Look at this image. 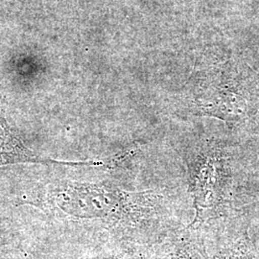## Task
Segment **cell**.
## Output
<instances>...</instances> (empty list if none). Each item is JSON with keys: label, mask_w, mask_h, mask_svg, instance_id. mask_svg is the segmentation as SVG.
<instances>
[{"label": "cell", "mask_w": 259, "mask_h": 259, "mask_svg": "<svg viewBox=\"0 0 259 259\" xmlns=\"http://www.w3.org/2000/svg\"><path fill=\"white\" fill-rule=\"evenodd\" d=\"M49 199L66 215L102 221L132 240L153 236L160 241L175 230L164 190H126L107 183L65 182L56 186Z\"/></svg>", "instance_id": "obj_1"}, {"label": "cell", "mask_w": 259, "mask_h": 259, "mask_svg": "<svg viewBox=\"0 0 259 259\" xmlns=\"http://www.w3.org/2000/svg\"><path fill=\"white\" fill-rule=\"evenodd\" d=\"M235 146L221 137L193 138L185 144L184 160L194 219L187 227L199 231L209 223L228 221L236 212Z\"/></svg>", "instance_id": "obj_2"}, {"label": "cell", "mask_w": 259, "mask_h": 259, "mask_svg": "<svg viewBox=\"0 0 259 259\" xmlns=\"http://www.w3.org/2000/svg\"><path fill=\"white\" fill-rule=\"evenodd\" d=\"M192 98L197 113L238 129L259 111V81L244 67L226 65L200 75L192 87Z\"/></svg>", "instance_id": "obj_3"}, {"label": "cell", "mask_w": 259, "mask_h": 259, "mask_svg": "<svg viewBox=\"0 0 259 259\" xmlns=\"http://www.w3.org/2000/svg\"><path fill=\"white\" fill-rule=\"evenodd\" d=\"M100 161H59L40 157L22 142L8 123L0 116V166L17 163L61 164L68 166L99 167Z\"/></svg>", "instance_id": "obj_4"}, {"label": "cell", "mask_w": 259, "mask_h": 259, "mask_svg": "<svg viewBox=\"0 0 259 259\" xmlns=\"http://www.w3.org/2000/svg\"><path fill=\"white\" fill-rule=\"evenodd\" d=\"M210 259H254L247 232L236 234Z\"/></svg>", "instance_id": "obj_5"}, {"label": "cell", "mask_w": 259, "mask_h": 259, "mask_svg": "<svg viewBox=\"0 0 259 259\" xmlns=\"http://www.w3.org/2000/svg\"><path fill=\"white\" fill-rule=\"evenodd\" d=\"M111 259H133V258H127V257H124V258H111Z\"/></svg>", "instance_id": "obj_6"}]
</instances>
